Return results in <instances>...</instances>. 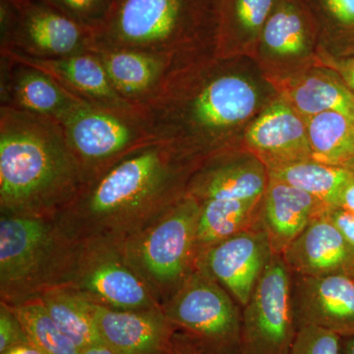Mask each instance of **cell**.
Listing matches in <instances>:
<instances>
[{"label": "cell", "instance_id": "6da1fadb", "mask_svg": "<svg viewBox=\"0 0 354 354\" xmlns=\"http://www.w3.org/2000/svg\"><path fill=\"white\" fill-rule=\"evenodd\" d=\"M201 162L153 143L84 184L55 218L73 241L122 244L186 194Z\"/></svg>", "mask_w": 354, "mask_h": 354}, {"label": "cell", "instance_id": "7a4b0ae2", "mask_svg": "<svg viewBox=\"0 0 354 354\" xmlns=\"http://www.w3.org/2000/svg\"><path fill=\"white\" fill-rule=\"evenodd\" d=\"M84 184L57 120L0 106V214L57 216Z\"/></svg>", "mask_w": 354, "mask_h": 354}, {"label": "cell", "instance_id": "3957f363", "mask_svg": "<svg viewBox=\"0 0 354 354\" xmlns=\"http://www.w3.org/2000/svg\"><path fill=\"white\" fill-rule=\"evenodd\" d=\"M221 7V0H114L93 46L150 53L172 70L197 64L218 51Z\"/></svg>", "mask_w": 354, "mask_h": 354}, {"label": "cell", "instance_id": "277c9868", "mask_svg": "<svg viewBox=\"0 0 354 354\" xmlns=\"http://www.w3.org/2000/svg\"><path fill=\"white\" fill-rule=\"evenodd\" d=\"M77 249L55 216L0 214V302L19 306L66 285Z\"/></svg>", "mask_w": 354, "mask_h": 354}, {"label": "cell", "instance_id": "5b68a950", "mask_svg": "<svg viewBox=\"0 0 354 354\" xmlns=\"http://www.w3.org/2000/svg\"><path fill=\"white\" fill-rule=\"evenodd\" d=\"M200 211L199 201L186 193L145 230L121 244L162 306L197 269Z\"/></svg>", "mask_w": 354, "mask_h": 354}, {"label": "cell", "instance_id": "8992f818", "mask_svg": "<svg viewBox=\"0 0 354 354\" xmlns=\"http://www.w3.org/2000/svg\"><path fill=\"white\" fill-rule=\"evenodd\" d=\"M57 121L81 165L85 183L153 143L139 113L113 111L83 100Z\"/></svg>", "mask_w": 354, "mask_h": 354}, {"label": "cell", "instance_id": "52a82bcc", "mask_svg": "<svg viewBox=\"0 0 354 354\" xmlns=\"http://www.w3.org/2000/svg\"><path fill=\"white\" fill-rule=\"evenodd\" d=\"M234 297L202 268L162 304L165 316L214 354H239L241 313Z\"/></svg>", "mask_w": 354, "mask_h": 354}, {"label": "cell", "instance_id": "ba28073f", "mask_svg": "<svg viewBox=\"0 0 354 354\" xmlns=\"http://www.w3.org/2000/svg\"><path fill=\"white\" fill-rule=\"evenodd\" d=\"M93 304L120 310L162 308L121 244L78 242L66 285Z\"/></svg>", "mask_w": 354, "mask_h": 354}, {"label": "cell", "instance_id": "9c48e42d", "mask_svg": "<svg viewBox=\"0 0 354 354\" xmlns=\"http://www.w3.org/2000/svg\"><path fill=\"white\" fill-rule=\"evenodd\" d=\"M292 272L274 254L250 299L242 307L239 354H288L298 326Z\"/></svg>", "mask_w": 354, "mask_h": 354}, {"label": "cell", "instance_id": "30bf717a", "mask_svg": "<svg viewBox=\"0 0 354 354\" xmlns=\"http://www.w3.org/2000/svg\"><path fill=\"white\" fill-rule=\"evenodd\" d=\"M16 7L12 31L0 50L34 58H60L92 48L93 31L77 24L46 0Z\"/></svg>", "mask_w": 354, "mask_h": 354}, {"label": "cell", "instance_id": "8fae6325", "mask_svg": "<svg viewBox=\"0 0 354 354\" xmlns=\"http://www.w3.org/2000/svg\"><path fill=\"white\" fill-rule=\"evenodd\" d=\"M272 255L269 239L258 225L203 250L198 267L213 277L243 307Z\"/></svg>", "mask_w": 354, "mask_h": 354}, {"label": "cell", "instance_id": "7c38bea8", "mask_svg": "<svg viewBox=\"0 0 354 354\" xmlns=\"http://www.w3.org/2000/svg\"><path fill=\"white\" fill-rule=\"evenodd\" d=\"M91 304L102 342L115 354H167L178 330L162 307L120 310Z\"/></svg>", "mask_w": 354, "mask_h": 354}, {"label": "cell", "instance_id": "4fadbf2b", "mask_svg": "<svg viewBox=\"0 0 354 354\" xmlns=\"http://www.w3.org/2000/svg\"><path fill=\"white\" fill-rule=\"evenodd\" d=\"M297 276L292 295L298 327L316 326L341 337L354 335V281L334 274Z\"/></svg>", "mask_w": 354, "mask_h": 354}, {"label": "cell", "instance_id": "5bb4252c", "mask_svg": "<svg viewBox=\"0 0 354 354\" xmlns=\"http://www.w3.org/2000/svg\"><path fill=\"white\" fill-rule=\"evenodd\" d=\"M0 53L46 72L83 101L122 113H138L137 106L114 90L101 62L91 50L60 58H34L12 50Z\"/></svg>", "mask_w": 354, "mask_h": 354}, {"label": "cell", "instance_id": "9a60e30c", "mask_svg": "<svg viewBox=\"0 0 354 354\" xmlns=\"http://www.w3.org/2000/svg\"><path fill=\"white\" fill-rule=\"evenodd\" d=\"M323 212L281 256L291 272L297 276L342 274L353 278L354 248Z\"/></svg>", "mask_w": 354, "mask_h": 354}, {"label": "cell", "instance_id": "2e32d148", "mask_svg": "<svg viewBox=\"0 0 354 354\" xmlns=\"http://www.w3.org/2000/svg\"><path fill=\"white\" fill-rule=\"evenodd\" d=\"M0 104L59 120L81 101L53 77L31 65L1 55Z\"/></svg>", "mask_w": 354, "mask_h": 354}, {"label": "cell", "instance_id": "e0dca14e", "mask_svg": "<svg viewBox=\"0 0 354 354\" xmlns=\"http://www.w3.org/2000/svg\"><path fill=\"white\" fill-rule=\"evenodd\" d=\"M246 141L267 167L312 160L306 122L288 102L263 111L247 130Z\"/></svg>", "mask_w": 354, "mask_h": 354}, {"label": "cell", "instance_id": "ac0fdd59", "mask_svg": "<svg viewBox=\"0 0 354 354\" xmlns=\"http://www.w3.org/2000/svg\"><path fill=\"white\" fill-rule=\"evenodd\" d=\"M326 207L308 193L270 177L261 206L260 225L272 252H285Z\"/></svg>", "mask_w": 354, "mask_h": 354}, {"label": "cell", "instance_id": "d6986e66", "mask_svg": "<svg viewBox=\"0 0 354 354\" xmlns=\"http://www.w3.org/2000/svg\"><path fill=\"white\" fill-rule=\"evenodd\" d=\"M267 167L260 158L205 160L186 193L202 202L209 199H262L269 184Z\"/></svg>", "mask_w": 354, "mask_h": 354}, {"label": "cell", "instance_id": "ffe728a7", "mask_svg": "<svg viewBox=\"0 0 354 354\" xmlns=\"http://www.w3.org/2000/svg\"><path fill=\"white\" fill-rule=\"evenodd\" d=\"M99 58L114 90L135 106L150 101L172 71L164 58L116 48H91Z\"/></svg>", "mask_w": 354, "mask_h": 354}, {"label": "cell", "instance_id": "44dd1931", "mask_svg": "<svg viewBox=\"0 0 354 354\" xmlns=\"http://www.w3.org/2000/svg\"><path fill=\"white\" fill-rule=\"evenodd\" d=\"M262 199H209L201 206L198 223L200 253L232 235L260 225ZM200 256V255H199Z\"/></svg>", "mask_w": 354, "mask_h": 354}, {"label": "cell", "instance_id": "7402d4cb", "mask_svg": "<svg viewBox=\"0 0 354 354\" xmlns=\"http://www.w3.org/2000/svg\"><path fill=\"white\" fill-rule=\"evenodd\" d=\"M267 169L271 178L304 191L329 207H337L342 191L354 180L353 169L321 164L313 160Z\"/></svg>", "mask_w": 354, "mask_h": 354}, {"label": "cell", "instance_id": "603a6c76", "mask_svg": "<svg viewBox=\"0 0 354 354\" xmlns=\"http://www.w3.org/2000/svg\"><path fill=\"white\" fill-rule=\"evenodd\" d=\"M312 160L335 167H354L353 121L335 111L305 118Z\"/></svg>", "mask_w": 354, "mask_h": 354}, {"label": "cell", "instance_id": "cb8c5ba5", "mask_svg": "<svg viewBox=\"0 0 354 354\" xmlns=\"http://www.w3.org/2000/svg\"><path fill=\"white\" fill-rule=\"evenodd\" d=\"M313 21L298 0H279L266 23L261 41L279 57H297L308 50Z\"/></svg>", "mask_w": 354, "mask_h": 354}, {"label": "cell", "instance_id": "d4e9b609", "mask_svg": "<svg viewBox=\"0 0 354 354\" xmlns=\"http://www.w3.org/2000/svg\"><path fill=\"white\" fill-rule=\"evenodd\" d=\"M51 319L81 351L102 344L93 317L92 304L68 286H58L39 298Z\"/></svg>", "mask_w": 354, "mask_h": 354}, {"label": "cell", "instance_id": "484cf974", "mask_svg": "<svg viewBox=\"0 0 354 354\" xmlns=\"http://www.w3.org/2000/svg\"><path fill=\"white\" fill-rule=\"evenodd\" d=\"M288 95V104L302 118L335 111L354 121V95L328 77H307L293 86Z\"/></svg>", "mask_w": 354, "mask_h": 354}, {"label": "cell", "instance_id": "4316f807", "mask_svg": "<svg viewBox=\"0 0 354 354\" xmlns=\"http://www.w3.org/2000/svg\"><path fill=\"white\" fill-rule=\"evenodd\" d=\"M279 0H221L218 51L232 41L261 38Z\"/></svg>", "mask_w": 354, "mask_h": 354}, {"label": "cell", "instance_id": "83f0119b", "mask_svg": "<svg viewBox=\"0 0 354 354\" xmlns=\"http://www.w3.org/2000/svg\"><path fill=\"white\" fill-rule=\"evenodd\" d=\"M12 308L19 318L30 342L41 353L81 354V349L57 327L39 300Z\"/></svg>", "mask_w": 354, "mask_h": 354}, {"label": "cell", "instance_id": "f1b7e54d", "mask_svg": "<svg viewBox=\"0 0 354 354\" xmlns=\"http://www.w3.org/2000/svg\"><path fill=\"white\" fill-rule=\"evenodd\" d=\"M77 24L94 32L99 29L113 6V0H46Z\"/></svg>", "mask_w": 354, "mask_h": 354}, {"label": "cell", "instance_id": "f546056e", "mask_svg": "<svg viewBox=\"0 0 354 354\" xmlns=\"http://www.w3.org/2000/svg\"><path fill=\"white\" fill-rule=\"evenodd\" d=\"M326 30L354 36V0H306Z\"/></svg>", "mask_w": 354, "mask_h": 354}, {"label": "cell", "instance_id": "4dcf8cb0", "mask_svg": "<svg viewBox=\"0 0 354 354\" xmlns=\"http://www.w3.org/2000/svg\"><path fill=\"white\" fill-rule=\"evenodd\" d=\"M342 337L316 326H300L288 354H342Z\"/></svg>", "mask_w": 354, "mask_h": 354}, {"label": "cell", "instance_id": "1f68e13d", "mask_svg": "<svg viewBox=\"0 0 354 354\" xmlns=\"http://www.w3.org/2000/svg\"><path fill=\"white\" fill-rule=\"evenodd\" d=\"M31 344L12 307L0 302V354L19 344Z\"/></svg>", "mask_w": 354, "mask_h": 354}, {"label": "cell", "instance_id": "d6a6232c", "mask_svg": "<svg viewBox=\"0 0 354 354\" xmlns=\"http://www.w3.org/2000/svg\"><path fill=\"white\" fill-rule=\"evenodd\" d=\"M324 215L354 248V215L339 207H326Z\"/></svg>", "mask_w": 354, "mask_h": 354}, {"label": "cell", "instance_id": "836d02e7", "mask_svg": "<svg viewBox=\"0 0 354 354\" xmlns=\"http://www.w3.org/2000/svg\"><path fill=\"white\" fill-rule=\"evenodd\" d=\"M167 354H214L192 335L177 330Z\"/></svg>", "mask_w": 354, "mask_h": 354}, {"label": "cell", "instance_id": "e575fe53", "mask_svg": "<svg viewBox=\"0 0 354 354\" xmlns=\"http://www.w3.org/2000/svg\"><path fill=\"white\" fill-rule=\"evenodd\" d=\"M337 207L354 215V180L342 191Z\"/></svg>", "mask_w": 354, "mask_h": 354}, {"label": "cell", "instance_id": "d590c367", "mask_svg": "<svg viewBox=\"0 0 354 354\" xmlns=\"http://www.w3.org/2000/svg\"><path fill=\"white\" fill-rule=\"evenodd\" d=\"M1 354H44L37 348L34 344H24L19 346H14V348L8 349L6 353Z\"/></svg>", "mask_w": 354, "mask_h": 354}, {"label": "cell", "instance_id": "8d00e7d4", "mask_svg": "<svg viewBox=\"0 0 354 354\" xmlns=\"http://www.w3.org/2000/svg\"><path fill=\"white\" fill-rule=\"evenodd\" d=\"M81 354H115L111 351L108 346L104 344H97L95 346H88V348L81 351Z\"/></svg>", "mask_w": 354, "mask_h": 354}, {"label": "cell", "instance_id": "74e56055", "mask_svg": "<svg viewBox=\"0 0 354 354\" xmlns=\"http://www.w3.org/2000/svg\"><path fill=\"white\" fill-rule=\"evenodd\" d=\"M342 354H354V335L346 337V341L342 342Z\"/></svg>", "mask_w": 354, "mask_h": 354}, {"label": "cell", "instance_id": "f35d334b", "mask_svg": "<svg viewBox=\"0 0 354 354\" xmlns=\"http://www.w3.org/2000/svg\"><path fill=\"white\" fill-rule=\"evenodd\" d=\"M346 79L348 81L351 87L353 88L354 91V62L353 64L349 65L348 69L346 71Z\"/></svg>", "mask_w": 354, "mask_h": 354}, {"label": "cell", "instance_id": "ab89813d", "mask_svg": "<svg viewBox=\"0 0 354 354\" xmlns=\"http://www.w3.org/2000/svg\"><path fill=\"white\" fill-rule=\"evenodd\" d=\"M11 2H13L16 6H25V4L30 3V2L37 1V0H10Z\"/></svg>", "mask_w": 354, "mask_h": 354}, {"label": "cell", "instance_id": "60d3db41", "mask_svg": "<svg viewBox=\"0 0 354 354\" xmlns=\"http://www.w3.org/2000/svg\"><path fill=\"white\" fill-rule=\"evenodd\" d=\"M353 127H354V121H353Z\"/></svg>", "mask_w": 354, "mask_h": 354}, {"label": "cell", "instance_id": "b9f144b4", "mask_svg": "<svg viewBox=\"0 0 354 354\" xmlns=\"http://www.w3.org/2000/svg\"><path fill=\"white\" fill-rule=\"evenodd\" d=\"M114 1V0H113V2Z\"/></svg>", "mask_w": 354, "mask_h": 354}]
</instances>
